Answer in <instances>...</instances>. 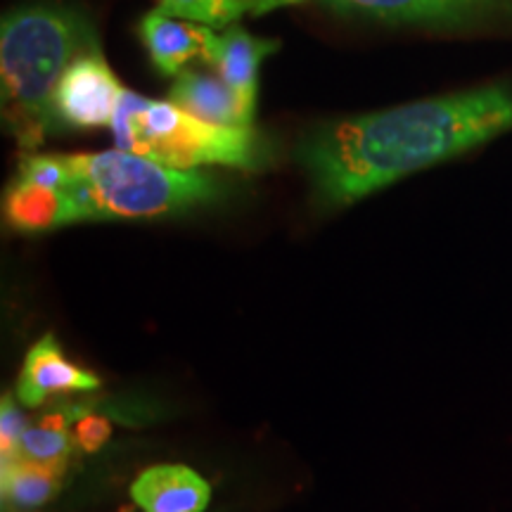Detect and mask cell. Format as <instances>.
Wrapping results in <instances>:
<instances>
[{"label":"cell","mask_w":512,"mask_h":512,"mask_svg":"<svg viewBox=\"0 0 512 512\" xmlns=\"http://www.w3.org/2000/svg\"><path fill=\"white\" fill-rule=\"evenodd\" d=\"M512 131V88L408 102L316 128L297 147L313 188L344 207L399 178Z\"/></svg>","instance_id":"6da1fadb"},{"label":"cell","mask_w":512,"mask_h":512,"mask_svg":"<svg viewBox=\"0 0 512 512\" xmlns=\"http://www.w3.org/2000/svg\"><path fill=\"white\" fill-rule=\"evenodd\" d=\"M102 50L98 31L64 3H27L0 22V100L5 128L19 150L41 152L60 133L55 93L76 57Z\"/></svg>","instance_id":"7a4b0ae2"},{"label":"cell","mask_w":512,"mask_h":512,"mask_svg":"<svg viewBox=\"0 0 512 512\" xmlns=\"http://www.w3.org/2000/svg\"><path fill=\"white\" fill-rule=\"evenodd\" d=\"M64 226L83 221L157 219L181 214L221 195V183L204 171H178L126 150L64 155Z\"/></svg>","instance_id":"3957f363"},{"label":"cell","mask_w":512,"mask_h":512,"mask_svg":"<svg viewBox=\"0 0 512 512\" xmlns=\"http://www.w3.org/2000/svg\"><path fill=\"white\" fill-rule=\"evenodd\" d=\"M110 128L117 150L178 171H200L202 166L259 171L271 157L254 126L207 124L171 100H150L128 88Z\"/></svg>","instance_id":"277c9868"},{"label":"cell","mask_w":512,"mask_h":512,"mask_svg":"<svg viewBox=\"0 0 512 512\" xmlns=\"http://www.w3.org/2000/svg\"><path fill=\"white\" fill-rule=\"evenodd\" d=\"M339 15L394 27L456 29L512 17V0H318Z\"/></svg>","instance_id":"5b68a950"},{"label":"cell","mask_w":512,"mask_h":512,"mask_svg":"<svg viewBox=\"0 0 512 512\" xmlns=\"http://www.w3.org/2000/svg\"><path fill=\"white\" fill-rule=\"evenodd\" d=\"M121 95L124 86L107 64L102 50L76 57L55 93V121L60 133L112 126Z\"/></svg>","instance_id":"8992f818"},{"label":"cell","mask_w":512,"mask_h":512,"mask_svg":"<svg viewBox=\"0 0 512 512\" xmlns=\"http://www.w3.org/2000/svg\"><path fill=\"white\" fill-rule=\"evenodd\" d=\"M143 46L162 76H178L192 60H207L216 29L162 12H145L138 24Z\"/></svg>","instance_id":"52a82bcc"},{"label":"cell","mask_w":512,"mask_h":512,"mask_svg":"<svg viewBox=\"0 0 512 512\" xmlns=\"http://www.w3.org/2000/svg\"><path fill=\"white\" fill-rule=\"evenodd\" d=\"M100 387L98 375L88 373L62 354L53 335H46L24 358L22 373L17 380V399L24 406H41L55 394L88 392Z\"/></svg>","instance_id":"ba28073f"},{"label":"cell","mask_w":512,"mask_h":512,"mask_svg":"<svg viewBox=\"0 0 512 512\" xmlns=\"http://www.w3.org/2000/svg\"><path fill=\"white\" fill-rule=\"evenodd\" d=\"M280 48L278 41L259 38L242 27H228L223 34H216L211 41L207 62L216 69V76L256 110V93H259V72L266 57Z\"/></svg>","instance_id":"9c48e42d"},{"label":"cell","mask_w":512,"mask_h":512,"mask_svg":"<svg viewBox=\"0 0 512 512\" xmlns=\"http://www.w3.org/2000/svg\"><path fill=\"white\" fill-rule=\"evenodd\" d=\"M169 100L192 117L216 126H254V107H249L221 76L185 69L169 88Z\"/></svg>","instance_id":"30bf717a"},{"label":"cell","mask_w":512,"mask_h":512,"mask_svg":"<svg viewBox=\"0 0 512 512\" xmlns=\"http://www.w3.org/2000/svg\"><path fill=\"white\" fill-rule=\"evenodd\" d=\"M131 496L145 512H202L211 489L190 467L157 465L133 482Z\"/></svg>","instance_id":"8fae6325"},{"label":"cell","mask_w":512,"mask_h":512,"mask_svg":"<svg viewBox=\"0 0 512 512\" xmlns=\"http://www.w3.org/2000/svg\"><path fill=\"white\" fill-rule=\"evenodd\" d=\"M5 221L15 230L38 233L64 226V192L15 176L3 200Z\"/></svg>","instance_id":"7c38bea8"},{"label":"cell","mask_w":512,"mask_h":512,"mask_svg":"<svg viewBox=\"0 0 512 512\" xmlns=\"http://www.w3.org/2000/svg\"><path fill=\"white\" fill-rule=\"evenodd\" d=\"M0 491L3 505L10 512H36L53 501L62 484V467L31 463V460H8L3 463Z\"/></svg>","instance_id":"4fadbf2b"},{"label":"cell","mask_w":512,"mask_h":512,"mask_svg":"<svg viewBox=\"0 0 512 512\" xmlns=\"http://www.w3.org/2000/svg\"><path fill=\"white\" fill-rule=\"evenodd\" d=\"M67 425V413H48L36 418V422H31L24 432L17 458L67 470V460L76 446V437L69 434Z\"/></svg>","instance_id":"5bb4252c"},{"label":"cell","mask_w":512,"mask_h":512,"mask_svg":"<svg viewBox=\"0 0 512 512\" xmlns=\"http://www.w3.org/2000/svg\"><path fill=\"white\" fill-rule=\"evenodd\" d=\"M159 10L166 15L188 19L211 29H228L245 15L240 0H159Z\"/></svg>","instance_id":"9a60e30c"},{"label":"cell","mask_w":512,"mask_h":512,"mask_svg":"<svg viewBox=\"0 0 512 512\" xmlns=\"http://www.w3.org/2000/svg\"><path fill=\"white\" fill-rule=\"evenodd\" d=\"M27 427L29 425L24 413L19 411L17 403L12 401V396L5 394L3 403H0V460H3V463L17 458L19 444H22Z\"/></svg>","instance_id":"2e32d148"},{"label":"cell","mask_w":512,"mask_h":512,"mask_svg":"<svg viewBox=\"0 0 512 512\" xmlns=\"http://www.w3.org/2000/svg\"><path fill=\"white\" fill-rule=\"evenodd\" d=\"M112 425L110 420L102 418V415H83V418L76 422V446L86 453L100 451L102 446L110 441Z\"/></svg>","instance_id":"e0dca14e"},{"label":"cell","mask_w":512,"mask_h":512,"mask_svg":"<svg viewBox=\"0 0 512 512\" xmlns=\"http://www.w3.org/2000/svg\"><path fill=\"white\" fill-rule=\"evenodd\" d=\"M290 3H302V0H240L242 10L256 12V15H264L268 10H275L280 8V5H290Z\"/></svg>","instance_id":"ac0fdd59"},{"label":"cell","mask_w":512,"mask_h":512,"mask_svg":"<svg viewBox=\"0 0 512 512\" xmlns=\"http://www.w3.org/2000/svg\"><path fill=\"white\" fill-rule=\"evenodd\" d=\"M124 512H126V510H124Z\"/></svg>","instance_id":"d6986e66"}]
</instances>
